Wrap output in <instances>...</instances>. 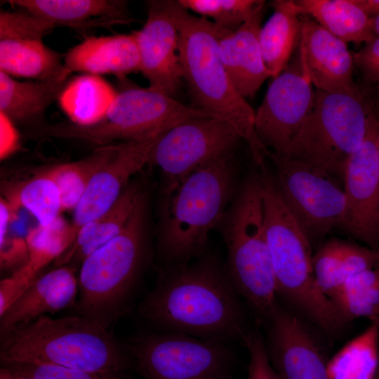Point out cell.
Returning <instances> with one entry per match:
<instances>
[{
	"instance_id": "cell-1",
	"label": "cell",
	"mask_w": 379,
	"mask_h": 379,
	"mask_svg": "<svg viewBox=\"0 0 379 379\" xmlns=\"http://www.w3.org/2000/svg\"><path fill=\"white\" fill-rule=\"evenodd\" d=\"M241 299L225 265L201 254L193 262L166 266L138 313L157 331L243 340L248 331Z\"/></svg>"
},
{
	"instance_id": "cell-2",
	"label": "cell",
	"mask_w": 379,
	"mask_h": 379,
	"mask_svg": "<svg viewBox=\"0 0 379 379\" xmlns=\"http://www.w3.org/2000/svg\"><path fill=\"white\" fill-rule=\"evenodd\" d=\"M179 35L183 81L192 107L230 122L248 145L258 165L265 164L268 151L255 129V111L235 88L221 60L220 38L228 32L208 19L195 15L170 0Z\"/></svg>"
},
{
	"instance_id": "cell-3",
	"label": "cell",
	"mask_w": 379,
	"mask_h": 379,
	"mask_svg": "<svg viewBox=\"0 0 379 379\" xmlns=\"http://www.w3.org/2000/svg\"><path fill=\"white\" fill-rule=\"evenodd\" d=\"M3 364L52 365L94 373H119L131 356L106 328L81 315H42L1 334Z\"/></svg>"
},
{
	"instance_id": "cell-4",
	"label": "cell",
	"mask_w": 379,
	"mask_h": 379,
	"mask_svg": "<svg viewBox=\"0 0 379 379\" xmlns=\"http://www.w3.org/2000/svg\"><path fill=\"white\" fill-rule=\"evenodd\" d=\"M259 168L265 234L278 295L324 332L336 333L347 321L317 284L311 242L285 205L266 165Z\"/></svg>"
},
{
	"instance_id": "cell-5",
	"label": "cell",
	"mask_w": 379,
	"mask_h": 379,
	"mask_svg": "<svg viewBox=\"0 0 379 379\" xmlns=\"http://www.w3.org/2000/svg\"><path fill=\"white\" fill-rule=\"evenodd\" d=\"M234 154L186 178L159 206L158 248L166 266L185 264L203 254L238 189Z\"/></svg>"
},
{
	"instance_id": "cell-6",
	"label": "cell",
	"mask_w": 379,
	"mask_h": 379,
	"mask_svg": "<svg viewBox=\"0 0 379 379\" xmlns=\"http://www.w3.org/2000/svg\"><path fill=\"white\" fill-rule=\"evenodd\" d=\"M216 228L227 248L225 267L231 281L264 324L278 304V291L265 234L260 171L238 187Z\"/></svg>"
},
{
	"instance_id": "cell-7",
	"label": "cell",
	"mask_w": 379,
	"mask_h": 379,
	"mask_svg": "<svg viewBox=\"0 0 379 379\" xmlns=\"http://www.w3.org/2000/svg\"><path fill=\"white\" fill-rule=\"evenodd\" d=\"M146 215L143 193L124 230L83 260L78 277L79 315L107 328L121 314L143 260Z\"/></svg>"
},
{
	"instance_id": "cell-8",
	"label": "cell",
	"mask_w": 379,
	"mask_h": 379,
	"mask_svg": "<svg viewBox=\"0 0 379 379\" xmlns=\"http://www.w3.org/2000/svg\"><path fill=\"white\" fill-rule=\"evenodd\" d=\"M314 91L312 110L283 157L343 179L350 158L365 139L373 108L359 88Z\"/></svg>"
},
{
	"instance_id": "cell-9",
	"label": "cell",
	"mask_w": 379,
	"mask_h": 379,
	"mask_svg": "<svg viewBox=\"0 0 379 379\" xmlns=\"http://www.w3.org/2000/svg\"><path fill=\"white\" fill-rule=\"evenodd\" d=\"M212 117L149 87H128L118 92L105 118L81 126L71 123L51 125L49 137L82 140L100 147L159 138L173 127L197 118Z\"/></svg>"
},
{
	"instance_id": "cell-10",
	"label": "cell",
	"mask_w": 379,
	"mask_h": 379,
	"mask_svg": "<svg viewBox=\"0 0 379 379\" xmlns=\"http://www.w3.org/2000/svg\"><path fill=\"white\" fill-rule=\"evenodd\" d=\"M126 349L143 379H226L233 363L225 342L180 333H142Z\"/></svg>"
},
{
	"instance_id": "cell-11",
	"label": "cell",
	"mask_w": 379,
	"mask_h": 379,
	"mask_svg": "<svg viewBox=\"0 0 379 379\" xmlns=\"http://www.w3.org/2000/svg\"><path fill=\"white\" fill-rule=\"evenodd\" d=\"M241 140L230 122L215 117L181 123L161 135L152 149L149 161L161 175L159 206L190 175L234 154Z\"/></svg>"
},
{
	"instance_id": "cell-12",
	"label": "cell",
	"mask_w": 379,
	"mask_h": 379,
	"mask_svg": "<svg viewBox=\"0 0 379 379\" xmlns=\"http://www.w3.org/2000/svg\"><path fill=\"white\" fill-rule=\"evenodd\" d=\"M276 183L287 208L310 242L343 228L346 198L339 178L310 165L269 154Z\"/></svg>"
},
{
	"instance_id": "cell-13",
	"label": "cell",
	"mask_w": 379,
	"mask_h": 379,
	"mask_svg": "<svg viewBox=\"0 0 379 379\" xmlns=\"http://www.w3.org/2000/svg\"><path fill=\"white\" fill-rule=\"evenodd\" d=\"M270 84L255 112L258 138L269 154L284 156L309 117L315 91L298 52Z\"/></svg>"
},
{
	"instance_id": "cell-14",
	"label": "cell",
	"mask_w": 379,
	"mask_h": 379,
	"mask_svg": "<svg viewBox=\"0 0 379 379\" xmlns=\"http://www.w3.org/2000/svg\"><path fill=\"white\" fill-rule=\"evenodd\" d=\"M379 119L372 111L361 147L350 158L343 175L346 215L343 226L352 237L379 250Z\"/></svg>"
},
{
	"instance_id": "cell-15",
	"label": "cell",
	"mask_w": 379,
	"mask_h": 379,
	"mask_svg": "<svg viewBox=\"0 0 379 379\" xmlns=\"http://www.w3.org/2000/svg\"><path fill=\"white\" fill-rule=\"evenodd\" d=\"M143 26L133 31L140 61V72L149 88L175 98L183 81L179 35L170 0L147 2Z\"/></svg>"
},
{
	"instance_id": "cell-16",
	"label": "cell",
	"mask_w": 379,
	"mask_h": 379,
	"mask_svg": "<svg viewBox=\"0 0 379 379\" xmlns=\"http://www.w3.org/2000/svg\"><path fill=\"white\" fill-rule=\"evenodd\" d=\"M263 325L267 354L281 379H328V360L297 314L278 303Z\"/></svg>"
},
{
	"instance_id": "cell-17",
	"label": "cell",
	"mask_w": 379,
	"mask_h": 379,
	"mask_svg": "<svg viewBox=\"0 0 379 379\" xmlns=\"http://www.w3.org/2000/svg\"><path fill=\"white\" fill-rule=\"evenodd\" d=\"M159 138L113 144L110 155L94 173L74 210L72 225L76 234L83 226L107 211L131 178L149 164L152 149Z\"/></svg>"
},
{
	"instance_id": "cell-18",
	"label": "cell",
	"mask_w": 379,
	"mask_h": 379,
	"mask_svg": "<svg viewBox=\"0 0 379 379\" xmlns=\"http://www.w3.org/2000/svg\"><path fill=\"white\" fill-rule=\"evenodd\" d=\"M298 55L305 71L316 88L326 91L359 89L352 78V53L347 43L310 17L301 15Z\"/></svg>"
},
{
	"instance_id": "cell-19",
	"label": "cell",
	"mask_w": 379,
	"mask_h": 379,
	"mask_svg": "<svg viewBox=\"0 0 379 379\" xmlns=\"http://www.w3.org/2000/svg\"><path fill=\"white\" fill-rule=\"evenodd\" d=\"M265 1L236 30L225 34L218 43L221 60L235 88L245 99L253 97L271 73L259 41Z\"/></svg>"
},
{
	"instance_id": "cell-20",
	"label": "cell",
	"mask_w": 379,
	"mask_h": 379,
	"mask_svg": "<svg viewBox=\"0 0 379 379\" xmlns=\"http://www.w3.org/2000/svg\"><path fill=\"white\" fill-rule=\"evenodd\" d=\"M76 233L61 215L51 225H38L25 237V262L0 283V317L24 293L49 262L55 260L73 244Z\"/></svg>"
},
{
	"instance_id": "cell-21",
	"label": "cell",
	"mask_w": 379,
	"mask_h": 379,
	"mask_svg": "<svg viewBox=\"0 0 379 379\" xmlns=\"http://www.w3.org/2000/svg\"><path fill=\"white\" fill-rule=\"evenodd\" d=\"M74 267H58L39 276L1 316V334L47 313L74 305L79 290Z\"/></svg>"
},
{
	"instance_id": "cell-22",
	"label": "cell",
	"mask_w": 379,
	"mask_h": 379,
	"mask_svg": "<svg viewBox=\"0 0 379 379\" xmlns=\"http://www.w3.org/2000/svg\"><path fill=\"white\" fill-rule=\"evenodd\" d=\"M55 27L74 28L130 25L135 21L123 0H9Z\"/></svg>"
},
{
	"instance_id": "cell-23",
	"label": "cell",
	"mask_w": 379,
	"mask_h": 379,
	"mask_svg": "<svg viewBox=\"0 0 379 379\" xmlns=\"http://www.w3.org/2000/svg\"><path fill=\"white\" fill-rule=\"evenodd\" d=\"M70 73L123 76L140 72L139 51L134 34L86 37L65 56Z\"/></svg>"
},
{
	"instance_id": "cell-24",
	"label": "cell",
	"mask_w": 379,
	"mask_h": 379,
	"mask_svg": "<svg viewBox=\"0 0 379 379\" xmlns=\"http://www.w3.org/2000/svg\"><path fill=\"white\" fill-rule=\"evenodd\" d=\"M143 193L139 182L131 181L107 211L79 230L73 244L55 260V266L71 264L74 267L75 263H81L117 237L126 225Z\"/></svg>"
},
{
	"instance_id": "cell-25",
	"label": "cell",
	"mask_w": 379,
	"mask_h": 379,
	"mask_svg": "<svg viewBox=\"0 0 379 379\" xmlns=\"http://www.w3.org/2000/svg\"><path fill=\"white\" fill-rule=\"evenodd\" d=\"M71 73L65 69L49 79L22 82L0 72V112L13 123L36 124L58 98Z\"/></svg>"
},
{
	"instance_id": "cell-26",
	"label": "cell",
	"mask_w": 379,
	"mask_h": 379,
	"mask_svg": "<svg viewBox=\"0 0 379 379\" xmlns=\"http://www.w3.org/2000/svg\"><path fill=\"white\" fill-rule=\"evenodd\" d=\"M271 5L273 13L261 27L259 41L265 63L275 78L286 67L298 48L302 18L295 0H274Z\"/></svg>"
},
{
	"instance_id": "cell-27",
	"label": "cell",
	"mask_w": 379,
	"mask_h": 379,
	"mask_svg": "<svg viewBox=\"0 0 379 379\" xmlns=\"http://www.w3.org/2000/svg\"><path fill=\"white\" fill-rule=\"evenodd\" d=\"M297 9L346 43L368 42L375 36L373 18L354 0H295Z\"/></svg>"
},
{
	"instance_id": "cell-28",
	"label": "cell",
	"mask_w": 379,
	"mask_h": 379,
	"mask_svg": "<svg viewBox=\"0 0 379 379\" xmlns=\"http://www.w3.org/2000/svg\"><path fill=\"white\" fill-rule=\"evenodd\" d=\"M117 93L100 76L86 74L67 83L58 100L72 124L89 126L105 118Z\"/></svg>"
},
{
	"instance_id": "cell-29",
	"label": "cell",
	"mask_w": 379,
	"mask_h": 379,
	"mask_svg": "<svg viewBox=\"0 0 379 379\" xmlns=\"http://www.w3.org/2000/svg\"><path fill=\"white\" fill-rule=\"evenodd\" d=\"M64 69L60 55L42 40H0V72L11 77L43 81Z\"/></svg>"
},
{
	"instance_id": "cell-30",
	"label": "cell",
	"mask_w": 379,
	"mask_h": 379,
	"mask_svg": "<svg viewBox=\"0 0 379 379\" xmlns=\"http://www.w3.org/2000/svg\"><path fill=\"white\" fill-rule=\"evenodd\" d=\"M1 191L15 210L25 208L44 227L63 211L58 187L46 169L24 180L4 183Z\"/></svg>"
},
{
	"instance_id": "cell-31",
	"label": "cell",
	"mask_w": 379,
	"mask_h": 379,
	"mask_svg": "<svg viewBox=\"0 0 379 379\" xmlns=\"http://www.w3.org/2000/svg\"><path fill=\"white\" fill-rule=\"evenodd\" d=\"M378 366L379 319L328 360V379H374Z\"/></svg>"
},
{
	"instance_id": "cell-32",
	"label": "cell",
	"mask_w": 379,
	"mask_h": 379,
	"mask_svg": "<svg viewBox=\"0 0 379 379\" xmlns=\"http://www.w3.org/2000/svg\"><path fill=\"white\" fill-rule=\"evenodd\" d=\"M331 300L347 321L379 319V267L348 277Z\"/></svg>"
},
{
	"instance_id": "cell-33",
	"label": "cell",
	"mask_w": 379,
	"mask_h": 379,
	"mask_svg": "<svg viewBox=\"0 0 379 379\" xmlns=\"http://www.w3.org/2000/svg\"><path fill=\"white\" fill-rule=\"evenodd\" d=\"M112 148L113 144L101 146L81 160L46 169L58 187L63 211L77 208L91 178L110 155Z\"/></svg>"
},
{
	"instance_id": "cell-34",
	"label": "cell",
	"mask_w": 379,
	"mask_h": 379,
	"mask_svg": "<svg viewBox=\"0 0 379 379\" xmlns=\"http://www.w3.org/2000/svg\"><path fill=\"white\" fill-rule=\"evenodd\" d=\"M190 12L211 18L228 32L238 29L262 2V0H178Z\"/></svg>"
},
{
	"instance_id": "cell-35",
	"label": "cell",
	"mask_w": 379,
	"mask_h": 379,
	"mask_svg": "<svg viewBox=\"0 0 379 379\" xmlns=\"http://www.w3.org/2000/svg\"><path fill=\"white\" fill-rule=\"evenodd\" d=\"M343 246V241L328 240L312 256V267L317 284L330 300L345 281L342 263Z\"/></svg>"
},
{
	"instance_id": "cell-36",
	"label": "cell",
	"mask_w": 379,
	"mask_h": 379,
	"mask_svg": "<svg viewBox=\"0 0 379 379\" xmlns=\"http://www.w3.org/2000/svg\"><path fill=\"white\" fill-rule=\"evenodd\" d=\"M54 27L26 11L0 12V40H42Z\"/></svg>"
},
{
	"instance_id": "cell-37",
	"label": "cell",
	"mask_w": 379,
	"mask_h": 379,
	"mask_svg": "<svg viewBox=\"0 0 379 379\" xmlns=\"http://www.w3.org/2000/svg\"><path fill=\"white\" fill-rule=\"evenodd\" d=\"M4 366L34 379H124L119 373H94L29 363H7Z\"/></svg>"
},
{
	"instance_id": "cell-38",
	"label": "cell",
	"mask_w": 379,
	"mask_h": 379,
	"mask_svg": "<svg viewBox=\"0 0 379 379\" xmlns=\"http://www.w3.org/2000/svg\"><path fill=\"white\" fill-rule=\"evenodd\" d=\"M243 341L249 356L248 379H281L270 362L265 340L259 331H248Z\"/></svg>"
},
{
	"instance_id": "cell-39",
	"label": "cell",
	"mask_w": 379,
	"mask_h": 379,
	"mask_svg": "<svg viewBox=\"0 0 379 379\" xmlns=\"http://www.w3.org/2000/svg\"><path fill=\"white\" fill-rule=\"evenodd\" d=\"M354 65L370 82L379 81V36H376L358 52L352 53Z\"/></svg>"
},
{
	"instance_id": "cell-40",
	"label": "cell",
	"mask_w": 379,
	"mask_h": 379,
	"mask_svg": "<svg viewBox=\"0 0 379 379\" xmlns=\"http://www.w3.org/2000/svg\"><path fill=\"white\" fill-rule=\"evenodd\" d=\"M20 138L14 123L0 112V158L4 159L15 152L18 147Z\"/></svg>"
},
{
	"instance_id": "cell-41",
	"label": "cell",
	"mask_w": 379,
	"mask_h": 379,
	"mask_svg": "<svg viewBox=\"0 0 379 379\" xmlns=\"http://www.w3.org/2000/svg\"><path fill=\"white\" fill-rule=\"evenodd\" d=\"M16 211L11 204L2 196L0 198V247L7 240L9 225L16 217Z\"/></svg>"
},
{
	"instance_id": "cell-42",
	"label": "cell",
	"mask_w": 379,
	"mask_h": 379,
	"mask_svg": "<svg viewBox=\"0 0 379 379\" xmlns=\"http://www.w3.org/2000/svg\"><path fill=\"white\" fill-rule=\"evenodd\" d=\"M357 5L371 18L379 15V0H354Z\"/></svg>"
},
{
	"instance_id": "cell-43",
	"label": "cell",
	"mask_w": 379,
	"mask_h": 379,
	"mask_svg": "<svg viewBox=\"0 0 379 379\" xmlns=\"http://www.w3.org/2000/svg\"><path fill=\"white\" fill-rule=\"evenodd\" d=\"M0 379H34L31 377L20 374L6 366L0 371Z\"/></svg>"
},
{
	"instance_id": "cell-44",
	"label": "cell",
	"mask_w": 379,
	"mask_h": 379,
	"mask_svg": "<svg viewBox=\"0 0 379 379\" xmlns=\"http://www.w3.org/2000/svg\"><path fill=\"white\" fill-rule=\"evenodd\" d=\"M373 27L375 36H379V15L373 18Z\"/></svg>"
},
{
	"instance_id": "cell-45",
	"label": "cell",
	"mask_w": 379,
	"mask_h": 379,
	"mask_svg": "<svg viewBox=\"0 0 379 379\" xmlns=\"http://www.w3.org/2000/svg\"><path fill=\"white\" fill-rule=\"evenodd\" d=\"M376 151H377L378 158L379 161V131H378L377 139H376Z\"/></svg>"
},
{
	"instance_id": "cell-46",
	"label": "cell",
	"mask_w": 379,
	"mask_h": 379,
	"mask_svg": "<svg viewBox=\"0 0 379 379\" xmlns=\"http://www.w3.org/2000/svg\"><path fill=\"white\" fill-rule=\"evenodd\" d=\"M374 379H379V366H378V371H377V373L375 375V378Z\"/></svg>"
},
{
	"instance_id": "cell-47",
	"label": "cell",
	"mask_w": 379,
	"mask_h": 379,
	"mask_svg": "<svg viewBox=\"0 0 379 379\" xmlns=\"http://www.w3.org/2000/svg\"><path fill=\"white\" fill-rule=\"evenodd\" d=\"M378 90H379V84H378Z\"/></svg>"
}]
</instances>
